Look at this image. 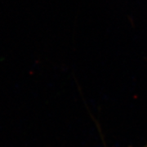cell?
I'll list each match as a JSON object with an SVG mask.
<instances>
[{
	"mask_svg": "<svg viewBox=\"0 0 147 147\" xmlns=\"http://www.w3.org/2000/svg\"><path fill=\"white\" fill-rule=\"evenodd\" d=\"M144 147H147V144H146V146H144Z\"/></svg>",
	"mask_w": 147,
	"mask_h": 147,
	"instance_id": "1",
	"label": "cell"
}]
</instances>
